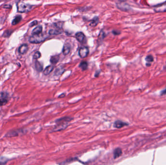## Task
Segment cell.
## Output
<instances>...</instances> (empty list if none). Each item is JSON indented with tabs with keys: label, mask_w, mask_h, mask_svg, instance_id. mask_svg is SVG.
Wrapping results in <instances>:
<instances>
[{
	"label": "cell",
	"mask_w": 166,
	"mask_h": 165,
	"mask_svg": "<svg viewBox=\"0 0 166 165\" xmlns=\"http://www.w3.org/2000/svg\"><path fill=\"white\" fill-rule=\"evenodd\" d=\"M17 10L19 13H26L31 11L32 8L33 6L25 3L23 1H19L17 3Z\"/></svg>",
	"instance_id": "1"
},
{
	"label": "cell",
	"mask_w": 166,
	"mask_h": 165,
	"mask_svg": "<svg viewBox=\"0 0 166 165\" xmlns=\"http://www.w3.org/2000/svg\"><path fill=\"white\" fill-rule=\"evenodd\" d=\"M47 38V36L43 34H40L38 35L31 36L29 39V41L31 43L37 44L44 41Z\"/></svg>",
	"instance_id": "2"
},
{
	"label": "cell",
	"mask_w": 166,
	"mask_h": 165,
	"mask_svg": "<svg viewBox=\"0 0 166 165\" xmlns=\"http://www.w3.org/2000/svg\"><path fill=\"white\" fill-rule=\"evenodd\" d=\"M89 54V48L86 47H80L79 50V55L82 58H85L87 57Z\"/></svg>",
	"instance_id": "3"
},
{
	"label": "cell",
	"mask_w": 166,
	"mask_h": 165,
	"mask_svg": "<svg viewBox=\"0 0 166 165\" xmlns=\"http://www.w3.org/2000/svg\"><path fill=\"white\" fill-rule=\"evenodd\" d=\"M154 10L157 13L166 12V3L154 7Z\"/></svg>",
	"instance_id": "4"
},
{
	"label": "cell",
	"mask_w": 166,
	"mask_h": 165,
	"mask_svg": "<svg viewBox=\"0 0 166 165\" xmlns=\"http://www.w3.org/2000/svg\"><path fill=\"white\" fill-rule=\"evenodd\" d=\"M72 120V118L69 117H65L63 118H60L59 119H57L56 121V123L58 124V125H63V124H65L66 123L69 122L71 121Z\"/></svg>",
	"instance_id": "5"
},
{
	"label": "cell",
	"mask_w": 166,
	"mask_h": 165,
	"mask_svg": "<svg viewBox=\"0 0 166 165\" xmlns=\"http://www.w3.org/2000/svg\"><path fill=\"white\" fill-rule=\"evenodd\" d=\"M54 29H52L50 30L49 32V34L50 35H53V36H55V35H58L62 33V31L61 29H60L58 28H56Z\"/></svg>",
	"instance_id": "6"
},
{
	"label": "cell",
	"mask_w": 166,
	"mask_h": 165,
	"mask_svg": "<svg viewBox=\"0 0 166 165\" xmlns=\"http://www.w3.org/2000/svg\"><path fill=\"white\" fill-rule=\"evenodd\" d=\"M71 45L69 43H66L64 45V47L62 49V52L64 55H67L69 54L71 51Z\"/></svg>",
	"instance_id": "7"
},
{
	"label": "cell",
	"mask_w": 166,
	"mask_h": 165,
	"mask_svg": "<svg viewBox=\"0 0 166 165\" xmlns=\"http://www.w3.org/2000/svg\"><path fill=\"white\" fill-rule=\"evenodd\" d=\"M42 27L40 25L38 26L33 30L32 32V36L40 35L42 34Z\"/></svg>",
	"instance_id": "8"
},
{
	"label": "cell",
	"mask_w": 166,
	"mask_h": 165,
	"mask_svg": "<svg viewBox=\"0 0 166 165\" xmlns=\"http://www.w3.org/2000/svg\"><path fill=\"white\" fill-rule=\"evenodd\" d=\"M127 125H128V124H126V123H125L123 121H119V120L116 121L114 123V126L117 128H122V127H124V126Z\"/></svg>",
	"instance_id": "9"
},
{
	"label": "cell",
	"mask_w": 166,
	"mask_h": 165,
	"mask_svg": "<svg viewBox=\"0 0 166 165\" xmlns=\"http://www.w3.org/2000/svg\"><path fill=\"white\" fill-rule=\"evenodd\" d=\"M28 49V47L27 44H23L22 46H20V47L18 48V52L19 53L24 54L26 53Z\"/></svg>",
	"instance_id": "10"
},
{
	"label": "cell",
	"mask_w": 166,
	"mask_h": 165,
	"mask_svg": "<svg viewBox=\"0 0 166 165\" xmlns=\"http://www.w3.org/2000/svg\"><path fill=\"white\" fill-rule=\"evenodd\" d=\"M75 37L78 41L82 43L85 39V36L82 32H78L75 35Z\"/></svg>",
	"instance_id": "11"
},
{
	"label": "cell",
	"mask_w": 166,
	"mask_h": 165,
	"mask_svg": "<svg viewBox=\"0 0 166 165\" xmlns=\"http://www.w3.org/2000/svg\"><path fill=\"white\" fill-rule=\"evenodd\" d=\"M122 154V150L120 148H117L114 151V158H118Z\"/></svg>",
	"instance_id": "12"
},
{
	"label": "cell",
	"mask_w": 166,
	"mask_h": 165,
	"mask_svg": "<svg viewBox=\"0 0 166 165\" xmlns=\"http://www.w3.org/2000/svg\"><path fill=\"white\" fill-rule=\"evenodd\" d=\"M53 68H54V67L53 65L48 66L43 71V74L45 75H48L50 74L52 72V71L53 70Z\"/></svg>",
	"instance_id": "13"
},
{
	"label": "cell",
	"mask_w": 166,
	"mask_h": 165,
	"mask_svg": "<svg viewBox=\"0 0 166 165\" xmlns=\"http://www.w3.org/2000/svg\"><path fill=\"white\" fill-rule=\"evenodd\" d=\"M59 60V57L58 55H54L51 57L50 59V62L53 65H55L58 63Z\"/></svg>",
	"instance_id": "14"
},
{
	"label": "cell",
	"mask_w": 166,
	"mask_h": 165,
	"mask_svg": "<svg viewBox=\"0 0 166 165\" xmlns=\"http://www.w3.org/2000/svg\"><path fill=\"white\" fill-rule=\"evenodd\" d=\"M64 72V69L63 67H58L56 70L54 72V75L59 76L61 75Z\"/></svg>",
	"instance_id": "15"
},
{
	"label": "cell",
	"mask_w": 166,
	"mask_h": 165,
	"mask_svg": "<svg viewBox=\"0 0 166 165\" xmlns=\"http://www.w3.org/2000/svg\"><path fill=\"white\" fill-rule=\"evenodd\" d=\"M99 18H98L97 17H96L95 18H93L92 20L90 22V26H91V27H95L98 23H99Z\"/></svg>",
	"instance_id": "16"
},
{
	"label": "cell",
	"mask_w": 166,
	"mask_h": 165,
	"mask_svg": "<svg viewBox=\"0 0 166 165\" xmlns=\"http://www.w3.org/2000/svg\"><path fill=\"white\" fill-rule=\"evenodd\" d=\"M35 65L36 70L38 72H42L43 70V66L38 61H36Z\"/></svg>",
	"instance_id": "17"
},
{
	"label": "cell",
	"mask_w": 166,
	"mask_h": 165,
	"mask_svg": "<svg viewBox=\"0 0 166 165\" xmlns=\"http://www.w3.org/2000/svg\"><path fill=\"white\" fill-rule=\"evenodd\" d=\"M22 18L21 16H17L16 18H15L13 19V20L12 21V25H15L17 24L18 23H19L20 21V20H22Z\"/></svg>",
	"instance_id": "18"
},
{
	"label": "cell",
	"mask_w": 166,
	"mask_h": 165,
	"mask_svg": "<svg viewBox=\"0 0 166 165\" xmlns=\"http://www.w3.org/2000/svg\"><path fill=\"white\" fill-rule=\"evenodd\" d=\"M88 63L86 62H82L79 65V67L83 70H86L88 68Z\"/></svg>",
	"instance_id": "19"
},
{
	"label": "cell",
	"mask_w": 166,
	"mask_h": 165,
	"mask_svg": "<svg viewBox=\"0 0 166 165\" xmlns=\"http://www.w3.org/2000/svg\"><path fill=\"white\" fill-rule=\"evenodd\" d=\"M8 161V159L3 156H0V165H5Z\"/></svg>",
	"instance_id": "20"
},
{
	"label": "cell",
	"mask_w": 166,
	"mask_h": 165,
	"mask_svg": "<svg viewBox=\"0 0 166 165\" xmlns=\"http://www.w3.org/2000/svg\"><path fill=\"white\" fill-rule=\"evenodd\" d=\"M145 61L148 63H151L154 61V57L151 55H149L147 56H146L145 58Z\"/></svg>",
	"instance_id": "21"
},
{
	"label": "cell",
	"mask_w": 166,
	"mask_h": 165,
	"mask_svg": "<svg viewBox=\"0 0 166 165\" xmlns=\"http://www.w3.org/2000/svg\"><path fill=\"white\" fill-rule=\"evenodd\" d=\"M7 103V100L5 98L0 99V106H4Z\"/></svg>",
	"instance_id": "22"
},
{
	"label": "cell",
	"mask_w": 166,
	"mask_h": 165,
	"mask_svg": "<svg viewBox=\"0 0 166 165\" xmlns=\"http://www.w3.org/2000/svg\"><path fill=\"white\" fill-rule=\"evenodd\" d=\"M40 57H41V53L39 51L36 52L33 56V58L35 59H39Z\"/></svg>",
	"instance_id": "23"
},
{
	"label": "cell",
	"mask_w": 166,
	"mask_h": 165,
	"mask_svg": "<svg viewBox=\"0 0 166 165\" xmlns=\"http://www.w3.org/2000/svg\"><path fill=\"white\" fill-rule=\"evenodd\" d=\"M37 24V21L36 20H35V21L32 22L30 24L29 26H30V27H33V26H35V25H36Z\"/></svg>",
	"instance_id": "24"
},
{
	"label": "cell",
	"mask_w": 166,
	"mask_h": 165,
	"mask_svg": "<svg viewBox=\"0 0 166 165\" xmlns=\"http://www.w3.org/2000/svg\"><path fill=\"white\" fill-rule=\"evenodd\" d=\"M166 94V89L165 90H164L161 92V95H164V94Z\"/></svg>",
	"instance_id": "25"
},
{
	"label": "cell",
	"mask_w": 166,
	"mask_h": 165,
	"mask_svg": "<svg viewBox=\"0 0 166 165\" xmlns=\"http://www.w3.org/2000/svg\"><path fill=\"white\" fill-rule=\"evenodd\" d=\"M65 96V94H62L61 95H60L59 97H64Z\"/></svg>",
	"instance_id": "26"
}]
</instances>
